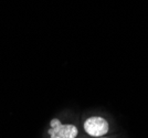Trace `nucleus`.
Listing matches in <instances>:
<instances>
[{
    "mask_svg": "<svg viewBox=\"0 0 148 138\" xmlns=\"http://www.w3.org/2000/svg\"><path fill=\"white\" fill-rule=\"evenodd\" d=\"M51 128L49 133L51 138H75L77 135V128L74 125L66 124V125H62L59 119H52L51 123Z\"/></svg>",
    "mask_w": 148,
    "mask_h": 138,
    "instance_id": "f257e3e1",
    "label": "nucleus"
},
{
    "mask_svg": "<svg viewBox=\"0 0 148 138\" xmlns=\"http://www.w3.org/2000/svg\"><path fill=\"white\" fill-rule=\"evenodd\" d=\"M84 130L94 137H102L108 132V123L102 117H90L84 123Z\"/></svg>",
    "mask_w": 148,
    "mask_h": 138,
    "instance_id": "f03ea898",
    "label": "nucleus"
},
{
    "mask_svg": "<svg viewBox=\"0 0 148 138\" xmlns=\"http://www.w3.org/2000/svg\"><path fill=\"white\" fill-rule=\"evenodd\" d=\"M99 138H103V137H99Z\"/></svg>",
    "mask_w": 148,
    "mask_h": 138,
    "instance_id": "7ed1b4c3",
    "label": "nucleus"
}]
</instances>
